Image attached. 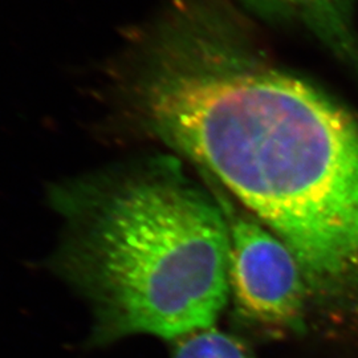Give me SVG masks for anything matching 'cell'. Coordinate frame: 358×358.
<instances>
[{"mask_svg":"<svg viewBox=\"0 0 358 358\" xmlns=\"http://www.w3.org/2000/svg\"><path fill=\"white\" fill-rule=\"evenodd\" d=\"M108 90L115 131L187 158L294 251L310 296L358 319V121L275 64L247 13L169 0Z\"/></svg>","mask_w":358,"mask_h":358,"instance_id":"6da1fadb","label":"cell"},{"mask_svg":"<svg viewBox=\"0 0 358 358\" xmlns=\"http://www.w3.org/2000/svg\"><path fill=\"white\" fill-rule=\"evenodd\" d=\"M229 232V282L236 313L268 333L300 332L310 292L294 251L217 187Z\"/></svg>","mask_w":358,"mask_h":358,"instance_id":"3957f363","label":"cell"},{"mask_svg":"<svg viewBox=\"0 0 358 358\" xmlns=\"http://www.w3.org/2000/svg\"><path fill=\"white\" fill-rule=\"evenodd\" d=\"M243 13L294 28L358 77L357 0H231Z\"/></svg>","mask_w":358,"mask_h":358,"instance_id":"277c9868","label":"cell"},{"mask_svg":"<svg viewBox=\"0 0 358 358\" xmlns=\"http://www.w3.org/2000/svg\"><path fill=\"white\" fill-rule=\"evenodd\" d=\"M63 232L51 268L90 303L88 346L211 328L230 297L229 232L178 162L145 157L52 187Z\"/></svg>","mask_w":358,"mask_h":358,"instance_id":"7a4b0ae2","label":"cell"},{"mask_svg":"<svg viewBox=\"0 0 358 358\" xmlns=\"http://www.w3.org/2000/svg\"><path fill=\"white\" fill-rule=\"evenodd\" d=\"M173 358H256L248 346L214 327L176 341Z\"/></svg>","mask_w":358,"mask_h":358,"instance_id":"5b68a950","label":"cell"}]
</instances>
